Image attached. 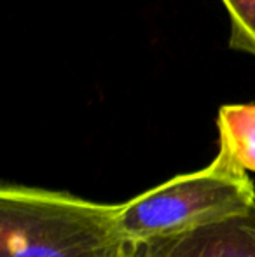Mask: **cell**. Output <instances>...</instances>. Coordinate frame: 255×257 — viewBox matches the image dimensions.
Masks as SVG:
<instances>
[{"label":"cell","instance_id":"cell-2","mask_svg":"<svg viewBox=\"0 0 255 257\" xmlns=\"http://www.w3.org/2000/svg\"><path fill=\"white\" fill-rule=\"evenodd\" d=\"M255 206L248 172L224 147L210 165L182 173L117 205V229L124 241L175 238L220 224Z\"/></svg>","mask_w":255,"mask_h":257},{"label":"cell","instance_id":"cell-3","mask_svg":"<svg viewBox=\"0 0 255 257\" xmlns=\"http://www.w3.org/2000/svg\"><path fill=\"white\" fill-rule=\"evenodd\" d=\"M170 257H255V206L220 224L168 238Z\"/></svg>","mask_w":255,"mask_h":257},{"label":"cell","instance_id":"cell-6","mask_svg":"<svg viewBox=\"0 0 255 257\" xmlns=\"http://www.w3.org/2000/svg\"><path fill=\"white\" fill-rule=\"evenodd\" d=\"M119 257H170L168 238L152 241H126Z\"/></svg>","mask_w":255,"mask_h":257},{"label":"cell","instance_id":"cell-1","mask_svg":"<svg viewBox=\"0 0 255 257\" xmlns=\"http://www.w3.org/2000/svg\"><path fill=\"white\" fill-rule=\"evenodd\" d=\"M117 205L63 191L0 189V257H119Z\"/></svg>","mask_w":255,"mask_h":257},{"label":"cell","instance_id":"cell-5","mask_svg":"<svg viewBox=\"0 0 255 257\" xmlns=\"http://www.w3.org/2000/svg\"><path fill=\"white\" fill-rule=\"evenodd\" d=\"M227 11L231 35L229 46L255 56V0H220Z\"/></svg>","mask_w":255,"mask_h":257},{"label":"cell","instance_id":"cell-4","mask_svg":"<svg viewBox=\"0 0 255 257\" xmlns=\"http://www.w3.org/2000/svg\"><path fill=\"white\" fill-rule=\"evenodd\" d=\"M218 146L246 172L255 173V103H229L218 108Z\"/></svg>","mask_w":255,"mask_h":257}]
</instances>
